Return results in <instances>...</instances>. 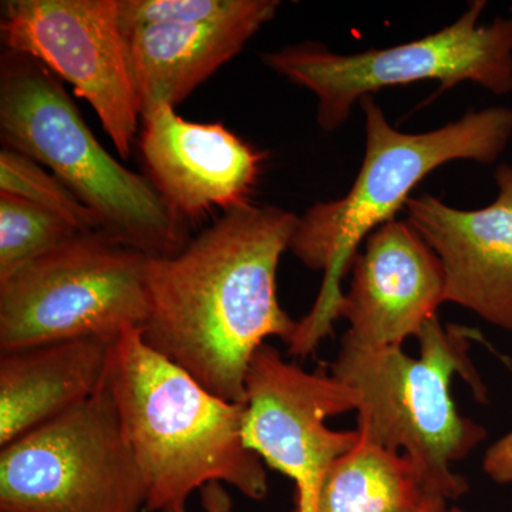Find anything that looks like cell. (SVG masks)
<instances>
[{
    "instance_id": "cell-1",
    "label": "cell",
    "mask_w": 512,
    "mask_h": 512,
    "mask_svg": "<svg viewBox=\"0 0 512 512\" xmlns=\"http://www.w3.org/2000/svg\"><path fill=\"white\" fill-rule=\"evenodd\" d=\"M299 217L252 202L225 211L177 254L148 258L141 335L228 402H247L265 339L288 343L298 320L279 305L276 272Z\"/></svg>"
},
{
    "instance_id": "cell-2",
    "label": "cell",
    "mask_w": 512,
    "mask_h": 512,
    "mask_svg": "<svg viewBox=\"0 0 512 512\" xmlns=\"http://www.w3.org/2000/svg\"><path fill=\"white\" fill-rule=\"evenodd\" d=\"M366 124V151L355 183L345 197L319 201L298 220L292 254L323 272L318 298L298 320L286 345L289 355L308 356L332 333L339 319L342 281L357 248L377 228L396 220L417 185L451 161L493 164L512 137V110H470L461 119L426 133H403L387 120L372 96L360 100Z\"/></svg>"
},
{
    "instance_id": "cell-3",
    "label": "cell",
    "mask_w": 512,
    "mask_h": 512,
    "mask_svg": "<svg viewBox=\"0 0 512 512\" xmlns=\"http://www.w3.org/2000/svg\"><path fill=\"white\" fill-rule=\"evenodd\" d=\"M109 384L124 436L147 485L146 512L187 505L210 483L264 500V460L244 440L245 404L228 402L150 348L141 328L113 346Z\"/></svg>"
},
{
    "instance_id": "cell-4",
    "label": "cell",
    "mask_w": 512,
    "mask_h": 512,
    "mask_svg": "<svg viewBox=\"0 0 512 512\" xmlns=\"http://www.w3.org/2000/svg\"><path fill=\"white\" fill-rule=\"evenodd\" d=\"M473 335L461 326L441 325L436 316L417 336L420 357L402 348H357L342 340L332 366V375L355 394L360 436L410 458L447 503L468 490L466 478L451 467L487 436L483 426L457 412L451 397L456 375L478 399L487 396L468 356Z\"/></svg>"
},
{
    "instance_id": "cell-5",
    "label": "cell",
    "mask_w": 512,
    "mask_h": 512,
    "mask_svg": "<svg viewBox=\"0 0 512 512\" xmlns=\"http://www.w3.org/2000/svg\"><path fill=\"white\" fill-rule=\"evenodd\" d=\"M3 147L45 165L99 217L103 234L158 258L187 245V224L148 178L110 156L42 63L5 50L0 59Z\"/></svg>"
},
{
    "instance_id": "cell-6",
    "label": "cell",
    "mask_w": 512,
    "mask_h": 512,
    "mask_svg": "<svg viewBox=\"0 0 512 512\" xmlns=\"http://www.w3.org/2000/svg\"><path fill=\"white\" fill-rule=\"evenodd\" d=\"M485 8L474 0L453 25L399 46L339 55L303 42L264 53L262 63L318 97L316 120L325 131L339 130L365 97L423 80L439 82L437 93L471 82L503 96L512 92V18L478 25Z\"/></svg>"
},
{
    "instance_id": "cell-7",
    "label": "cell",
    "mask_w": 512,
    "mask_h": 512,
    "mask_svg": "<svg viewBox=\"0 0 512 512\" xmlns=\"http://www.w3.org/2000/svg\"><path fill=\"white\" fill-rule=\"evenodd\" d=\"M150 256L79 232L0 282V352L76 339L116 342L148 315Z\"/></svg>"
},
{
    "instance_id": "cell-8",
    "label": "cell",
    "mask_w": 512,
    "mask_h": 512,
    "mask_svg": "<svg viewBox=\"0 0 512 512\" xmlns=\"http://www.w3.org/2000/svg\"><path fill=\"white\" fill-rule=\"evenodd\" d=\"M146 501L109 379L92 399L0 450V512H140Z\"/></svg>"
},
{
    "instance_id": "cell-9",
    "label": "cell",
    "mask_w": 512,
    "mask_h": 512,
    "mask_svg": "<svg viewBox=\"0 0 512 512\" xmlns=\"http://www.w3.org/2000/svg\"><path fill=\"white\" fill-rule=\"evenodd\" d=\"M0 36L6 50L32 57L72 84L120 157L130 156L141 114L119 0H5Z\"/></svg>"
},
{
    "instance_id": "cell-10",
    "label": "cell",
    "mask_w": 512,
    "mask_h": 512,
    "mask_svg": "<svg viewBox=\"0 0 512 512\" xmlns=\"http://www.w3.org/2000/svg\"><path fill=\"white\" fill-rule=\"evenodd\" d=\"M356 410L352 389L325 372H306L271 345L255 353L247 376L244 440L262 460L291 478L295 512H319L330 466L359 441V431L326 420Z\"/></svg>"
},
{
    "instance_id": "cell-11",
    "label": "cell",
    "mask_w": 512,
    "mask_h": 512,
    "mask_svg": "<svg viewBox=\"0 0 512 512\" xmlns=\"http://www.w3.org/2000/svg\"><path fill=\"white\" fill-rule=\"evenodd\" d=\"M352 271L339 319L349 322L343 342L357 348H402L446 302L439 256L409 221L392 220L377 228Z\"/></svg>"
},
{
    "instance_id": "cell-12",
    "label": "cell",
    "mask_w": 512,
    "mask_h": 512,
    "mask_svg": "<svg viewBox=\"0 0 512 512\" xmlns=\"http://www.w3.org/2000/svg\"><path fill=\"white\" fill-rule=\"evenodd\" d=\"M498 194L480 210H458L434 195L407 201V221L439 256L446 302L512 332V164L494 173Z\"/></svg>"
},
{
    "instance_id": "cell-13",
    "label": "cell",
    "mask_w": 512,
    "mask_h": 512,
    "mask_svg": "<svg viewBox=\"0 0 512 512\" xmlns=\"http://www.w3.org/2000/svg\"><path fill=\"white\" fill-rule=\"evenodd\" d=\"M141 120L140 151L148 180L181 220L248 204L264 154L224 124L185 120L167 104Z\"/></svg>"
},
{
    "instance_id": "cell-14",
    "label": "cell",
    "mask_w": 512,
    "mask_h": 512,
    "mask_svg": "<svg viewBox=\"0 0 512 512\" xmlns=\"http://www.w3.org/2000/svg\"><path fill=\"white\" fill-rule=\"evenodd\" d=\"M279 6L278 0H259L252 12L238 18L157 23L123 32L141 117L187 99L274 19Z\"/></svg>"
},
{
    "instance_id": "cell-15",
    "label": "cell",
    "mask_w": 512,
    "mask_h": 512,
    "mask_svg": "<svg viewBox=\"0 0 512 512\" xmlns=\"http://www.w3.org/2000/svg\"><path fill=\"white\" fill-rule=\"evenodd\" d=\"M116 342L76 339L0 355V447L92 399Z\"/></svg>"
},
{
    "instance_id": "cell-16",
    "label": "cell",
    "mask_w": 512,
    "mask_h": 512,
    "mask_svg": "<svg viewBox=\"0 0 512 512\" xmlns=\"http://www.w3.org/2000/svg\"><path fill=\"white\" fill-rule=\"evenodd\" d=\"M447 505L410 458L359 433L356 446L330 466L319 512H434Z\"/></svg>"
},
{
    "instance_id": "cell-17",
    "label": "cell",
    "mask_w": 512,
    "mask_h": 512,
    "mask_svg": "<svg viewBox=\"0 0 512 512\" xmlns=\"http://www.w3.org/2000/svg\"><path fill=\"white\" fill-rule=\"evenodd\" d=\"M79 234L59 215L32 202L0 194V282Z\"/></svg>"
},
{
    "instance_id": "cell-18",
    "label": "cell",
    "mask_w": 512,
    "mask_h": 512,
    "mask_svg": "<svg viewBox=\"0 0 512 512\" xmlns=\"http://www.w3.org/2000/svg\"><path fill=\"white\" fill-rule=\"evenodd\" d=\"M0 194L15 195L59 215L79 232H103L99 217L60 178L25 154L0 151Z\"/></svg>"
},
{
    "instance_id": "cell-19",
    "label": "cell",
    "mask_w": 512,
    "mask_h": 512,
    "mask_svg": "<svg viewBox=\"0 0 512 512\" xmlns=\"http://www.w3.org/2000/svg\"><path fill=\"white\" fill-rule=\"evenodd\" d=\"M259 0H119L123 32L157 23L217 22L247 15Z\"/></svg>"
},
{
    "instance_id": "cell-20",
    "label": "cell",
    "mask_w": 512,
    "mask_h": 512,
    "mask_svg": "<svg viewBox=\"0 0 512 512\" xmlns=\"http://www.w3.org/2000/svg\"><path fill=\"white\" fill-rule=\"evenodd\" d=\"M483 467L495 483H512V431L488 448Z\"/></svg>"
},
{
    "instance_id": "cell-21",
    "label": "cell",
    "mask_w": 512,
    "mask_h": 512,
    "mask_svg": "<svg viewBox=\"0 0 512 512\" xmlns=\"http://www.w3.org/2000/svg\"><path fill=\"white\" fill-rule=\"evenodd\" d=\"M201 504L205 512H234L231 495L221 483H210L201 488ZM161 512H187V505H175Z\"/></svg>"
},
{
    "instance_id": "cell-22",
    "label": "cell",
    "mask_w": 512,
    "mask_h": 512,
    "mask_svg": "<svg viewBox=\"0 0 512 512\" xmlns=\"http://www.w3.org/2000/svg\"><path fill=\"white\" fill-rule=\"evenodd\" d=\"M436 512H464V511L458 510V508H454V507L450 508L447 505V507L441 508V510L436 511Z\"/></svg>"
},
{
    "instance_id": "cell-23",
    "label": "cell",
    "mask_w": 512,
    "mask_h": 512,
    "mask_svg": "<svg viewBox=\"0 0 512 512\" xmlns=\"http://www.w3.org/2000/svg\"><path fill=\"white\" fill-rule=\"evenodd\" d=\"M440 510H441V508H440ZM437 511H439V510H437ZM434 512H436V511H434Z\"/></svg>"
}]
</instances>
